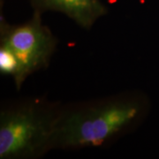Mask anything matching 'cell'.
<instances>
[{"instance_id":"3","label":"cell","mask_w":159,"mask_h":159,"mask_svg":"<svg viewBox=\"0 0 159 159\" xmlns=\"http://www.w3.org/2000/svg\"><path fill=\"white\" fill-rule=\"evenodd\" d=\"M57 45V38L43 23L39 12L34 11L29 20L18 25L1 18L0 47L9 50L18 60L20 88L29 75L48 67Z\"/></svg>"},{"instance_id":"4","label":"cell","mask_w":159,"mask_h":159,"mask_svg":"<svg viewBox=\"0 0 159 159\" xmlns=\"http://www.w3.org/2000/svg\"><path fill=\"white\" fill-rule=\"evenodd\" d=\"M30 3L34 11L41 14L46 11L61 12L87 30L107 13L101 0H30Z\"/></svg>"},{"instance_id":"1","label":"cell","mask_w":159,"mask_h":159,"mask_svg":"<svg viewBox=\"0 0 159 159\" xmlns=\"http://www.w3.org/2000/svg\"><path fill=\"white\" fill-rule=\"evenodd\" d=\"M149 111L142 93L126 92L61 106L53 149H80L109 145L139 127Z\"/></svg>"},{"instance_id":"2","label":"cell","mask_w":159,"mask_h":159,"mask_svg":"<svg viewBox=\"0 0 159 159\" xmlns=\"http://www.w3.org/2000/svg\"><path fill=\"white\" fill-rule=\"evenodd\" d=\"M61 106L40 97L3 106L0 158H40L53 149V135Z\"/></svg>"}]
</instances>
